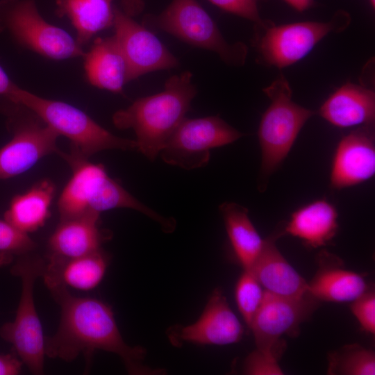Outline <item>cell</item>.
Returning <instances> with one entry per match:
<instances>
[{"label":"cell","instance_id":"19","mask_svg":"<svg viewBox=\"0 0 375 375\" xmlns=\"http://www.w3.org/2000/svg\"><path fill=\"white\" fill-rule=\"evenodd\" d=\"M318 262L319 269L308 283V292L319 301H353L369 290L360 274L341 268V261L333 254L320 251Z\"/></svg>","mask_w":375,"mask_h":375},{"label":"cell","instance_id":"15","mask_svg":"<svg viewBox=\"0 0 375 375\" xmlns=\"http://www.w3.org/2000/svg\"><path fill=\"white\" fill-rule=\"evenodd\" d=\"M109 257L102 249L69 258L48 256L42 276L48 289L62 287L88 292L103 280Z\"/></svg>","mask_w":375,"mask_h":375},{"label":"cell","instance_id":"25","mask_svg":"<svg viewBox=\"0 0 375 375\" xmlns=\"http://www.w3.org/2000/svg\"><path fill=\"white\" fill-rule=\"evenodd\" d=\"M57 14L67 16L77 32L81 46L113 24L112 0H56Z\"/></svg>","mask_w":375,"mask_h":375},{"label":"cell","instance_id":"5","mask_svg":"<svg viewBox=\"0 0 375 375\" xmlns=\"http://www.w3.org/2000/svg\"><path fill=\"white\" fill-rule=\"evenodd\" d=\"M143 24L192 46L215 52L227 65L240 67L245 63L248 53L246 44L228 42L197 0H172L160 14L147 15Z\"/></svg>","mask_w":375,"mask_h":375},{"label":"cell","instance_id":"3","mask_svg":"<svg viewBox=\"0 0 375 375\" xmlns=\"http://www.w3.org/2000/svg\"><path fill=\"white\" fill-rule=\"evenodd\" d=\"M9 101L30 110L58 135L69 139L72 149L88 158L107 149H138L135 140L113 135L82 110L65 102L40 97L18 85Z\"/></svg>","mask_w":375,"mask_h":375},{"label":"cell","instance_id":"32","mask_svg":"<svg viewBox=\"0 0 375 375\" xmlns=\"http://www.w3.org/2000/svg\"><path fill=\"white\" fill-rule=\"evenodd\" d=\"M22 362L17 356L0 354V375H16L21 372Z\"/></svg>","mask_w":375,"mask_h":375},{"label":"cell","instance_id":"29","mask_svg":"<svg viewBox=\"0 0 375 375\" xmlns=\"http://www.w3.org/2000/svg\"><path fill=\"white\" fill-rule=\"evenodd\" d=\"M351 310L366 332L375 333V294L369 289L351 301Z\"/></svg>","mask_w":375,"mask_h":375},{"label":"cell","instance_id":"14","mask_svg":"<svg viewBox=\"0 0 375 375\" xmlns=\"http://www.w3.org/2000/svg\"><path fill=\"white\" fill-rule=\"evenodd\" d=\"M372 125H364L342 138L333 160L331 184L340 190L363 183L375 173Z\"/></svg>","mask_w":375,"mask_h":375},{"label":"cell","instance_id":"33","mask_svg":"<svg viewBox=\"0 0 375 375\" xmlns=\"http://www.w3.org/2000/svg\"><path fill=\"white\" fill-rule=\"evenodd\" d=\"M17 87L0 65V99L9 101Z\"/></svg>","mask_w":375,"mask_h":375},{"label":"cell","instance_id":"22","mask_svg":"<svg viewBox=\"0 0 375 375\" xmlns=\"http://www.w3.org/2000/svg\"><path fill=\"white\" fill-rule=\"evenodd\" d=\"M338 215L335 208L327 201H315L292 213L285 231L310 247H322L337 233Z\"/></svg>","mask_w":375,"mask_h":375},{"label":"cell","instance_id":"28","mask_svg":"<svg viewBox=\"0 0 375 375\" xmlns=\"http://www.w3.org/2000/svg\"><path fill=\"white\" fill-rule=\"evenodd\" d=\"M35 242L26 233L5 219H0V264L10 261L13 256L31 253Z\"/></svg>","mask_w":375,"mask_h":375},{"label":"cell","instance_id":"4","mask_svg":"<svg viewBox=\"0 0 375 375\" xmlns=\"http://www.w3.org/2000/svg\"><path fill=\"white\" fill-rule=\"evenodd\" d=\"M263 92L271 102L262 116L258 132L261 150V190L288 156L303 125L315 114L292 101V90L282 74Z\"/></svg>","mask_w":375,"mask_h":375},{"label":"cell","instance_id":"18","mask_svg":"<svg viewBox=\"0 0 375 375\" xmlns=\"http://www.w3.org/2000/svg\"><path fill=\"white\" fill-rule=\"evenodd\" d=\"M58 154L67 162L72 170V175L58 199L60 219L90 212V200L99 182L107 174L104 166L89 162L88 158L74 149L69 153L60 151Z\"/></svg>","mask_w":375,"mask_h":375},{"label":"cell","instance_id":"31","mask_svg":"<svg viewBox=\"0 0 375 375\" xmlns=\"http://www.w3.org/2000/svg\"><path fill=\"white\" fill-rule=\"evenodd\" d=\"M228 12L255 22L262 23L258 11L259 0H208Z\"/></svg>","mask_w":375,"mask_h":375},{"label":"cell","instance_id":"1","mask_svg":"<svg viewBox=\"0 0 375 375\" xmlns=\"http://www.w3.org/2000/svg\"><path fill=\"white\" fill-rule=\"evenodd\" d=\"M60 307L57 331L45 340L46 356L70 362L83 354L88 362L97 350L117 355L130 374H160L144 363L146 350L124 340L111 307L95 298L72 295L67 289H49Z\"/></svg>","mask_w":375,"mask_h":375},{"label":"cell","instance_id":"7","mask_svg":"<svg viewBox=\"0 0 375 375\" xmlns=\"http://www.w3.org/2000/svg\"><path fill=\"white\" fill-rule=\"evenodd\" d=\"M350 22V15L344 10H338L328 22L275 25L263 21L256 24V47L262 62L285 67L303 58L330 33L344 31Z\"/></svg>","mask_w":375,"mask_h":375},{"label":"cell","instance_id":"8","mask_svg":"<svg viewBox=\"0 0 375 375\" xmlns=\"http://www.w3.org/2000/svg\"><path fill=\"white\" fill-rule=\"evenodd\" d=\"M0 110L7 117L12 133L8 142L0 149V179L15 177L34 166L40 159L58 153L59 136L24 106L0 100Z\"/></svg>","mask_w":375,"mask_h":375},{"label":"cell","instance_id":"20","mask_svg":"<svg viewBox=\"0 0 375 375\" xmlns=\"http://www.w3.org/2000/svg\"><path fill=\"white\" fill-rule=\"evenodd\" d=\"M319 114L340 128L372 125L375 119V93L365 87L347 83L325 101Z\"/></svg>","mask_w":375,"mask_h":375},{"label":"cell","instance_id":"13","mask_svg":"<svg viewBox=\"0 0 375 375\" xmlns=\"http://www.w3.org/2000/svg\"><path fill=\"white\" fill-rule=\"evenodd\" d=\"M243 333V327L222 290L216 288L197 322L188 326L174 325L167 331V336L175 347L184 342L226 345L238 342Z\"/></svg>","mask_w":375,"mask_h":375},{"label":"cell","instance_id":"24","mask_svg":"<svg viewBox=\"0 0 375 375\" xmlns=\"http://www.w3.org/2000/svg\"><path fill=\"white\" fill-rule=\"evenodd\" d=\"M219 210L236 257L244 270L250 269L265 240L261 238L252 224L245 207L226 201L219 206Z\"/></svg>","mask_w":375,"mask_h":375},{"label":"cell","instance_id":"9","mask_svg":"<svg viewBox=\"0 0 375 375\" xmlns=\"http://www.w3.org/2000/svg\"><path fill=\"white\" fill-rule=\"evenodd\" d=\"M3 31L24 47L51 59L84 55L69 33L40 15L33 0L0 1V32Z\"/></svg>","mask_w":375,"mask_h":375},{"label":"cell","instance_id":"23","mask_svg":"<svg viewBox=\"0 0 375 375\" xmlns=\"http://www.w3.org/2000/svg\"><path fill=\"white\" fill-rule=\"evenodd\" d=\"M56 192L53 182L44 179L26 192L15 196L4 214V219L19 230L29 233L42 227L50 216Z\"/></svg>","mask_w":375,"mask_h":375},{"label":"cell","instance_id":"2","mask_svg":"<svg viewBox=\"0 0 375 375\" xmlns=\"http://www.w3.org/2000/svg\"><path fill=\"white\" fill-rule=\"evenodd\" d=\"M192 74L185 71L167 78L162 92L138 99L112 116L119 129L132 128L138 149L149 160H155L165 143L185 118L197 93Z\"/></svg>","mask_w":375,"mask_h":375},{"label":"cell","instance_id":"11","mask_svg":"<svg viewBox=\"0 0 375 375\" xmlns=\"http://www.w3.org/2000/svg\"><path fill=\"white\" fill-rule=\"evenodd\" d=\"M318 305L319 301L309 293L301 298L293 299L265 291L249 327L256 349L278 358L281 337L285 333H297L300 324L311 315Z\"/></svg>","mask_w":375,"mask_h":375},{"label":"cell","instance_id":"26","mask_svg":"<svg viewBox=\"0 0 375 375\" xmlns=\"http://www.w3.org/2000/svg\"><path fill=\"white\" fill-rule=\"evenodd\" d=\"M328 374L374 375L375 355L358 344L343 346L329 353Z\"/></svg>","mask_w":375,"mask_h":375},{"label":"cell","instance_id":"10","mask_svg":"<svg viewBox=\"0 0 375 375\" xmlns=\"http://www.w3.org/2000/svg\"><path fill=\"white\" fill-rule=\"evenodd\" d=\"M244 134L219 116L185 118L160 152L167 164L191 170L206 166L210 150L240 139Z\"/></svg>","mask_w":375,"mask_h":375},{"label":"cell","instance_id":"36","mask_svg":"<svg viewBox=\"0 0 375 375\" xmlns=\"http://www.w3.org/2000/svg\"><path fill=\"white\" fill-rule=\"evenodd\" d=\"M369 3L371 5V6L374 8L375 7V0H369Z\"/></svg>","mask_w":375,"mask_h":375},{"label":"cell","instance_id":"21","mask_svg":"<svg viewBox=\"0 0 375 375\" xmlns=\"http://www.w3.org/2000/svg\"><path fill=\"white\" fill-rule=\"evenodd\" d=\"M84 67L89 82L114 93H122L127 82V67L115 35L97 39L84 53Z\"/></svg>","mask_w":375,"mask_h":375},{"label":"cell","instance_id":"17","mask_svg":"<svg viewBox=\"0 0 375 375\" xmlns=\"http://www.w3.org/2000/svg\"><path fill=\"white\" fill-rule=\"evenodd\" d=\"M276 239L272 236L265 240L249 270L265 291L282 297L301 298L308 293V283L281 254Z\"/></svg>","mask_w":375,"mask_h":375},{"label":"cell","instance_id":"34","mask_svg":"<svg viewBox=\"0 0 375 375\" xmlns=\"http://www.w3.org/2000/svg\"><path fill=\"white\" fill-rule=\"evenodd\" d=\"M122 11L133 17L140 14L144 8V0H120Z\"/></svg>","mask_w":375,"mask_h":375},{"label":"cell","instance_id":"35","mask_svg":"<svg viewBox=\"0 0 375 375\" xmlns=\"http://www.w3.org/2000/svg\"><path fill=\"white\" fill-rule=\"evenodd\" d=\"M294 9L299 12H303L310 7L315 3L314 0H284Z\"/></svg>","mask_w":375,"mask_h":375},{"label":"cell","instance_id":"27","mask_svg":"<svg viewBox=\"0 0 375 375\" xmlns=\"http://www.w3.org/2000/svg\"><path fill=\"white\" fill-rule=\"evenodd\" d=\"M264 292V289L251 272L244 270L235 287V299L238 309L249 328L262 301Z\"/></svg>","mask_w":375,"mask_h":375},{"label":"cell","instance_id":"30","mask_svg":"<svg viewBox=\"0 0 375 375\" xmlns=\"http://www.w3.org/2000/svg\"><path fill=\"white\" fill-rule=\"evenodd\" d=\"M243 372L249 375H283L278 358L256 349L245 359Z\"/></svg>","mask_w":375,"mask_h":375},{"label":"cell","instance_id":"16","mask_svg":"<svg viewBox=\"0 0 375 375\" xmlns=\"http://www.w3.org/2000/svg\"><path fill=\"white\" fill-rule=\"evenodd\" d=\"M99 215L88 212L60 219L48 241L49 256L76 258L101 249V244L110 238V233L100 228Z\"/></svg>","mask_w":375,"mask_h":375},{"label":"cell","instance_id":"6","mask_svg":"<svg viewBox=\"0 0 375 375\" xmlns=\"http://www.w3.org/2000/svg\"><path fill=\"white\" fill-rule=\"evenodd\" d=\"M45 260L30 253L19 256L12 273L22 283L20 299L15 317L0 329L1 338L9 342L29 371L33 374L44 372L45 340L42 326L34 301V285L42 276Z\"/></svg>","mask_w":375,"mask_h":375},{"label":"cell","instance_id":"12","mask_svg":"<svg viewBox=\"0 0 375 375\" xmlns=\"http://www.w3.org/2000/svg\"><path fill=\"white\" fill-rule=\"evenodd\" d=\"M113 26L127 67V82L147 73L175 68L178 60L143 24L118 8L114 9Z\"/></svg>","mask_w":375,"mask_h":375}]
</instances>
